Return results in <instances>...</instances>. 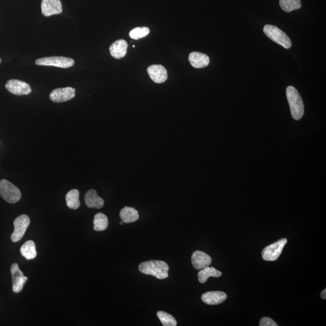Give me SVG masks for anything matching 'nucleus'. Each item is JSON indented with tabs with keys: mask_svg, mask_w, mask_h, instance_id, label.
<instances>
[{
	"mask_svg": "<svg viewBox=\"0 0 326 326\" xmlns=\"http://www.w3.org/2000/svg\"><path fill=\"white\" fill-rule=\"evenodd\" d=\"M138 269L143 274L150 275L160 280L166 279L169 276V267L166 263L162 260H149L141 263Z\"/></svg>",
	"mask_w": 326,
	"mask_h": 326,
	"instance_id": "1",
	"label": "nucleus"
},
{
	"mask_svg": "<svg viewBox=\"0 0 326 326\" xmlns=\"http://www.w3.org/2000/svg\"><path fill=\"white\" fill-rule=\"evenodd\" d=\"M286 97L293 119L296 120H300L303 118L305 107L300 94L295 88L289 86L286 89Z\"/></svg>",
	"mask_w": 326,
	"mask_h": 326,
	"instance_id": "2",
	"label": "nucleus"
},
{
	"mask_svg": "<svg viewBox=\"0 0 326 326\" xmlns=\"http://www.w3.org/2000/svg\"><path fill=\"white\" fill-rule=\"evenodd\" d=\"M0 195L4 200L11 204L18 203L21 198V191L18 187L5 179L0 181Z\"/></svg>",
	"mask_w": 326,
	"mask_h": 326,
	"instance_id": "3",
	"label": "nucleus"
},
{
	"mask_svg": "<svg viewBox=\"0 0 326 326\" xmlns=\"http://www.w3.org/2000/svg\"><path fill=\"white\" fill-rule=\"evenodd\" d=\"M264 31L267 37L286 49L291 47L290 38L277 27L267 24L264 26Z\"/></svg>",
	"mask_w": 326,
	"mask_h": 326,
	"instance_id": "4",
	"label": "nucleus"
},
{
	"mask_svg": "<svg viewBox=\"0 0 326 326\" xmlns=\"http://www.w3.org/2000/svg\"><path fill=\"white\" fill-rule=\"evenodd\" d=\"M35 64L43 66H53L67 69L74 66V60L72 58L62 57H45L36 60Z\"/></svg>",
	"mask_w": 326,
	"mask_h": 326,
	"instance_id": "5",
	"label": "nucleus"
},
{
	"mask_svg": "<svg viewBox=\"0 0 326 326\" xmlns=\"http://www.w3.org/2000/svg\"><path fill=\"white\" fill-rule=\"evenodd\" d=\"M287 239L283 238L274 244L267 246L262 251L263 259L266 261H275L282 254L284 246L286 244Z\"/></svg>",
	"mask_w": 326,
	"mask_h": 326,
	"instance_id": "6",
	"label": "nucleus"
},
{
	"mask_svg": "<svg viewBox=\"0 0 326 326\" xmlns=\"http://www.w3.org/2000/svg\"><path fill=\"white\" fill-rule=\"evenodd\" d=\"M30 223V218L28 215H22L17 217L14 222V232L11 235L12 241L19 242L24 237Z\"/></svg>",
	"mask_w": 326,
	"mask_h": 326,
	"instance_id": "7",
	"label": "nucleus"
},
{
	"mask_svg": "<svg viewBox=\"0 0 326 326\" xmlns=\"http://www.w3.org/2000/svg\"><path fill=\"white\" fill-rule=\"evenodd\" d=\"M11 272L12 278V290L15 293H20L23 290L24 285L28 281V278L24 276L17 264L12 265Z\"/></svg>",
	"mask_w": 326,
	"mask_h": 326,
	"instance_id": "8",
	"label": "nucleus"
},
{
	"mask_svg": "<svg viewBox=\"0 0 326 326\" xmlns=\"http://www.w3.org/2000/svg\"><path fill=\"white\" fill-rule=\"evenodd\" d=\"M76 89L72 87L61 88L53 90L50 94V98L55 103H61L70 101L76 96Z\"/></svg>",
	"mask_w": 326,
	"mask_h": 326,
	"instance_id": "9",
	"label": "nucleus"
},
{
	"mask_svg": "<svg viewBox=\"0 0 326 326\" xmlns=\"http://www.w3.org/2000/svg\"><path fill=\"white\" fill-rule=\"evenodd\" d=\"M6 88L12 94L17 96L29 95L31 92V89L28 83L17 79L9 80L6 83Z\"/></svg>",
	"mask_w": 326,
	"mask_h": 326,
	"instance_id": "10",
	"label": "nucleus"
},
{
	"mask_svg": "<svg viewBox=\"0 0 326 326\" xmlns=\"http://www.w3.org/2000/svg\"><path fill=\"white\" fill-rule=\"evenodd\" d=\"M41 10L45 16L61 14L62 12L61 2L60 0H42Z\"/></svg>",
	"mask_w": 326,
	"mask_h": 326,
	"instance_id": "11",
	"label": "nucleus"
},
{
	"mask_svg": "<svg viewBox=\"0 0 326 326\" xmlns=\"http://www.w3.org/2000/svg\"><path fill=\"white\" fill-rule=\"evenodd\" d=\"M192 264L197 270L204 269L210 266L211 264V258L208 254L200 251H196L192 255Z\"/></svg>",
	"mask_w": 326,
	"mask_h": 326,
	"instance_id": "12",
	"label": "nucleus"
},
{
	"mask_svg": "<svg viewBox=\"0 0 326 326\" xmlns=\"http://www.w3.org/2000/svg\"><path fill=\"white\" fill-rule=\"evenodd\" d=\"M148 73L150 78L157 84H162L167 79V72L163 65H152L148 67Z\"/></svg>",
	"mask_w": 326,
	"mask_h": 326,
	"instance_id": "13",
	"label": "nucleus"
},
{
	"mask_svg": "<svg viewBox=\"0 0 326 326\" xmlns=\"http://www.w3.org/2000/svg\"><path fill=\"white\" fill-rule=\"evenodd\" d=\"M227 298V294L221 291H210L201 296L204 303L208 305H217L222 303Z\"/></svg>",
	"mask_w": 326,
	"mask_h": 326,
	"instance_id": "14",
	"label": "nucleus"
},
{
	"mask_svg": "<svg viewBox=\"0 0 326 326\" xmlns=\"http://www.w3.org/2000/svg\"><path fill=\"white\" fill-rule=\"evenodd\" d=\"M85 203L88 207L100 209L104 206V199L97 194L94 189L89 190L85 194Z\"/></svg>",
	"mask_w": 326,
	"mask_h": 326,
	"instance_id": "15",
	"label": "nucleus"
},
{
	"mask_svg": "<svg viewBox=\"0 0 326 326\" xmlns=\"http://www.w3.org/2000/svg\"><path fill=\"white\" fill-rule=\"evenodd\" d=\"M189 60L191 64L196 69H203L207 67L210 63V58L204 53L193 52L189 55Z\"/></svg>",
	"mask_w": 326,
	"mask_h": 326,
	"instance_id": "16",
	"label": "nucleus"
},
{
	"mask_svg": "<svg viewBox=\"0 0 326 326\" xmlns=\"http://www.w3.org/2000/svg\"><path fill=\"white\" fill-rule=\"evenodd\" d=\"M128 43L126 41L120 40L112 44L109 47L111 55L116 59H121L125 57L127 53Z\"/></svg>",
	"mask_w": 326,
	"mask_h": 326,
	"instance_id": "17",
	"label": "nucleus"
},
{
	"mask_svg": "<svg viewBox=\"0 0 326 326\" xmlns=\"http://www.w3.org/2000/svg\"><path fill=\"white\" fill-rule=\"evenodd\" d=\"M120 216L121 221L126 223L134 222L139 219V214L137 210L130 207H125L121 209Z\"/></svg>",
	"mask_w": 326,
	"mask_h": 326,
	"instance_id": "18",
	"label": "nucleus"
},
{
	"mask_svg": "<svg viewBox=\"0 0 326 326\" xmlns=\"http://www.w3.org/2000/svg\"><path fill=\"white\" fill-rule=\"evenodd\" d=\"M21 254L27 260H30L35 259L37 255L35 242L32 240H28L21 246L20 249Z\"/></svg>",
	"mask_w": 326,
	"mask_h": 326,
	"instance_id": "19",
	"label": "nucleus"
},
{
	"mask_svg": "<svg viewBox=\"0 0 326 326\" xmlns=\"http://www.w3.org/2000/svg\"><path fill=\"white\" fill-rule=\"evenodd\" d=\"M222 276L221 272L213 267H206L201 269L198 273L199 282L201 283H206L209 277H220Z\"/></svg>",
	"mask_w": 326,
	"mask_h": 326,
	"instance_id": "20",
	"label": "nucleus"
},
{
	"mask_svg": "<svg viewBox=\"0 0 326 326\" xmlns=\"http://www.w3.org/2000/svg\"><path fill=\"white\" fill-rule=\"evenodd\" d=\"M67 206L68 207L73 210H77L81 206L79 200V192L78 190L73 189L68 192L66 197Z\"/></svg>",
	"mask_w": 326,
	"mask_h": 326,
	"instance_id": "21",
	"label": "nucleus"
},
{
	"mask_svg": "<svg viewBox=\"0 0 326 326\" xmlns=\"http://www.w3.org/2000/svg\"><path fill=\"white\" fill-rule=\"evenodd\" d=\"M94 230L96 232H102L107 229L108 227V219L102 213H97L94 216Z\"/></svg>",
	"mask_w": 326,
	"mask_h": 326,
	"instance_id": "22",
	"label": "nucleus"
},
{
	"mask_svg": "<svg viewBox=\"0 0 326 326\" xmlns=\"http://www.w3.org/2000/svg\"><path fill=\"white\" fill-rule=\"evenodd\" d=\"M279 4L286 12H291L301 7V0H280Z\"/></svg>",
	"mask_w": 326,
	"mask_h": 326,
	"instance_id": "23",
	"label": "nucleus"
},
{
	"mask_svg": "<svg viewBox=\"0 0 326 326\" xmlns=\"http://www.w3.org/2000/svg\"><path fill=\"white\" fill-rule=\"evenodd\" d=\"M157 315L163 326H176L177 325V320L169 313L165 312L164 311H159Z\"/></svg>",
	"mask_w": 326,
	"mask_h": 326,
	"instance_id": "24",
	"label": "nucleus"
},
{
	"mask_svg": "<svg viewBox=\"0 0 326 326\" xmlns=\"http://www.w3.org/2000/svg\"><path fill=\"white\" fill-rule=\"evenodd\" d=\"M150 32L149 29L147 27H143V28H137L133 29L130 33V37L133 40H137L139 39L144 38L147 36Z\"/></svg>",
	"mask_w": 326,
	"mask_h": 326,
	"instance_id": "25",
	"label": "nucleus"
},
{
	"mask_svg": "<svg viewBox=\"0 0 326 326\" xmlns=\"http://www.w3.org/2000/svg\"><path fill=\"white\" fill-rule=\"evenodd\" d=\"M260 326H277V323L274 320L268 317L262 318L260 321Z\"/></svg>",
	"mask_w": 326,
	"mask_h": 326,
	"instance_id": "26",
	"label": "nucleus"
},
{
	"mask_svg": "<svg viewBox=\"0 0 326 326\" xmlns=\"http://www.w3.org/2000/svg\"><path fill=\"white\" fill-rule=\"evenodd\" d=\"M321 297H322V299H324V300H325V299L326 298V289H324V290H323L322 292V293H321Z\"/></svg>",
	"mask_w": 326,
	"mask_h": 326,
	"instance_id": "27",
	"label": "nucleus"
},
{
	"mask_svg": "<svg viewBox=\"0 0 326 326\" xmlns=\"http://www.w3.org/2000/svg\"><path fill=\"white\" fill-rule=\"evenodd\" d=\"M123 223H124V222H123V221H121V222H120V225H123Z\"/></svg>",
	"mask_w": 326,
	"mask_h": 326,
	"instance_id": "28",
	"label": "nucleus"
},
{
	"mask_svg": "<svg viewBox=\"0 0 326 326\" xmlns=\"http://www.w3.org/2000/svg\"><path fill=\"white\" fill-rule=\"evenodd\" d=\"M0 62H1V59H0Z\"/></svg>",
	"mask_w": 326,
	"mask_h": 326,
	"instance_id": "29",
	"label": "nucleus"
}]
</instances>
